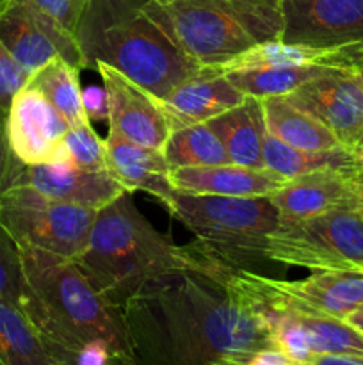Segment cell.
Here are the masks:
<instances>
[{
  "label": "cell",
  "mask_w": 363,
  "mask_h": 365,
  "mask_svg": "<svg viewBox=\"0 0 363 365\" xmlns=\"http://www.w3.org/2000/svg\"><path fill=\"white\" fill-rule=\"evenodd\" d=\"M18 248L25 277L23 314L50 359L71 355L96 339L132 359L123 312L96 291L75 260L20 242Z\"/></svg>",
  "instance_id": "3"
},
{
  "label": "cell",
  "mask_w": 363,
  "mask_h": 365,
  "mask_svg": "<svg viewBox=\"0 0 363 365\" xmlns=\"http://www.w3.org/2000/svg\"><path fill=\"white\" fill-rule=\"evenodd\" d=\"M18 184L31 185L50 198L96 212L128 192L109 170H80L68 163L23 166Z\"/></svg>",
  "instance_id": "15"
},
{
  "label": "cell",
  "mask_w": 363,
  "mask_h": 365,
  "mask_svg": "<svg viewBox=\"0 0 363 365\" xmlns=\"http://www.w3.org/2000/svg\"><path fill=\"white\" fill-rule=\"evenodd\" d=\"M96 291L123 309L146 284L192 269L185 246H177L153 228L125 192L96 212L84 252L75 259Z\"/></svg>",
  "instance_id": "4"
},
{
  "label": "cell",
  "mask_w": 363,
  "mask_h": 365,
  "mask_svg": "<svg viewBox=\"0 0 363 365\" xmlns=\"http://www.w3.org/2000/svg\"><path fill=\"white\" fill-rule=\"evenodd\" d=\"M262 107L267 132L294 148L322 152L342 146L330 128L324 127L301 107L294 106L287 96L263 98Z\"/></svg>",
  "instance_id": "20"
},
{
  "label": "cell",
  "mask_w": 363,
  "mask_h": 365,
  "mask_svg": "<svg viewBox=\"0 0 363 365\" xmlns=\"http://www.w3.org/2000/svg\"><path fill=\"white\" fill-rule=\"evenodd\" d=\"M31 77L0 43V116H6L14 96L28 84Z\"/></svg>",
  "instance_id": "32"
},
{
  "label": "cell",
  "mask_w": 363,
  "mask_h": 365,
  "mask_svg": "<svg viewBox=\"0 0 363 365\" xmlns=\"http://www.w3.org/2000/svg\"><path fill=\"white\" fill-rule=\"evenodd\" d=\"M57 163H68L75 168L89 171L109 170L105 139L96 134L91 123L70 127L63 138L60 159Z\"/></svg>",
  "instance_id": "28"
},
{
  "label": "cell",
  "mask_w": 363,
  "mask_h": 365,
  "mask_svg": "<svg viewBox=\"0 0 363 365\" xmlns=\"http://www.w3.org/2000/svg\"><path fill=\"white\" fill-rule=\"evenodd\" d=\"M53 365H68L64 362H53ZM109 365H134V360L130 356H123V355H114V359L110 360Z\"/></svg>",
  "instance_id": "40"
},
{
  "label": "cell",
  "mask_w": 363,
  "mask_h": 365,
  "mask_svg": "<svg viewBox=\"0 0 363 365\" xmlns=\"http://www.w3.org/2000/svg\"><path fill=\"white\" fill-rule=\"evenodd\" d=\"M121 312L134 365H217L274 348L265 317L198 269L149 282Z\"/></svg>",
  "instance_id": "1"
},
{
  "label": "cell",
  "mask_w": 363,
  "mask_h": 365,
  "mask_svg": "<svg viewBox=\"0 0 363 365\" xmlns=\"http://www.w3.org/2000/svg\"><path fill=\"white\" fill-rule=\"evenodd\" d=\"M0 365H4V364H2V362H0Z\"/></svg>",
  "instance_id": "49"
},
{
  "label": "cell",
  "mask_w": 363,
  "mask_h": 365,
  "mask_svg": "<svg viewBox=\"0 0 363 365\" xmlns=\"http://www.w3.org/2000/svg\"><path fill=\"white\" fill-rule=\"evenodd\" d=\"M18 2L27 4L34 11L56 21L64 31L77 36L80 21L91 0H18Z\"/></svg>",
  "instance_id": "31"
},
{
  "label": "cell",
  "mask_w": 363,
  "mask_h": 365,
  "mask_svg": "<svg viewBox=\"0 0 363 365\" xmlns=\"http://www.w3.org/2000/svg\"><path fill=\"white\" fill-rule=\"evenodd\" d=\"M28 86L38 89L70 127L89 123L82 106L80 70L63 57H57L36 71L28 81Z\"/></svg>",
  "instance_id": "22"
},
{
  "label": "cell",
  "mask_w": 363,
  "mask_h": 365,
  "mask_svg": "<svg viewBox=\"0 0 363 365\" xmlns=\"http://www.w3.org/2000/svg\"><path fill=\"white\" fill-rule=\"evenodd\" d=\"M327 64H310V66L265 68V70H237L226 71V77L238 91L255 98L270 96H288L292 91L315 77Z\"/></svg>",
  "instance_id": "26"
},
{
  "label": "cell",
  "mask_w": 363,
  "mask_h": 365,
  "mask_svg": "<svg viewBox=\"0 0 363 365\" xmlns=\"http://www.w3.org/2000/svg\"><path fill=\"white\" fill-rule=\"evenodd\" d=\"M358 163H359V170L363 171V153H359L358 155Z\"/></svg>",
  "instance_id": "44"
},
{
  "label": "cell",
  "mask_w": 363,
  "mask_h": 365,
  "mask_svg": "<svg viewBox=\"0 0 363 365\" xmlns=\"http://www.w3.org/2000/svg\"><path fill=\"white\" fill-rule=\"evenodd\" d=\"M4 7H6V4H4V2H2V0H0V11H2V9H4Z\"/></svg>",
  "instance_id": "45"
},
{
  "label": "cell",
  "mask_w": 363,
  "mask_h": 365,
  "mask_svg": "<svg viewBox=\"0 0 363 365\" xmlns=\"http://www.w3.org/2000/svg\"><path fill=\"white\" fill-rule=\"evenodd\" d=\"M2 2H4V4H6V6H7V4H9V0H2Z\"/></svg>",
  "instance_id": "47"
},
{
  "label": "cell",
  "mask_w": 363,
  "mask_h": 365,
  "mask_svg": "<svg viewBox=\"0 0 363 365\" xmlns=\"http://www.w3.org/2000/svg\"><path fill=\"white\" fill-rule=\"evenodd\" d=\"M114 355H117V353L114 351L109 342L96 339V341L85 342L82 348H78L71 355L63 356L59 360H52V362H64L68 365H109Z\"/></svg>",
  "instance_id": "33"
},
{
  "label": "cell",
  "mask_w": 363,
  "mask_h": 365,
  "mask_svg": "<svg viewBox=\"0 0 363 365\" xmlns=\"http://www.w3.org/2000/svg\"><path fill=\"white\" fill-rule=\"evenodd\" d=\"M23 166L25 164H21L11 150L6 125H4V120H0V196L18 184Z\"/></svg>",
  "instance_id": "34"
},
{
  "label": "cell",
  "mask_w": 363,
  "mask_h": 365,
  "mask_svg": "<svg viewBox=\"0 0 363 365\" xmlns=\"http://www.w3.org/2000/svg\"><path fill=\"white\" fill-rule=\"evenodd\" d=\"M0 299L23 312L25 277L18 242L0 221Z\"/></svg>",
  "instance_id": "30"
},
{
  "label": "cell",
  "mask_w": 363,
  "mask_h": 365,
  "mask_svg": "<svg viewBox=\"0 0 363 365\" xmlns=\"http://www.w3.org/2000/svg\"><path fill=\"white\" fill-rule=\"evenodd\" d=\"M260 255L310 271H363V207L280 221L260 245Z\"/></svg>",
  "instance_id": "7"
},
{
  "label": "cell",
  "mask_w": 363,
  "mask_h": 365,
  "mask_svg": "<svg viewBox=\"0 0 363 365\" xmlns=\"http://www.w3.org/2000/svg\"><path fill=\"white\" fill-rule=\"evenodd\" d=\"M93 68L100 73L107 91L109 130L135 145L162 150L171 127L159 98L103 61H96Z\"/></svg>",
  "instance_id": "12"
},
{
  "label": "cell",
  "mask_w": 363,
  "mask_h": 365,
  "mask_svg": "<svg viewBox=\"0 0 363 365\" xmlns=\"http://www.w3.org/2000/svg\"><path fill=\"white\" fill-rule=\"evenodd\" d=\"M199 241L210 242L235 269L260 260V245L280 225V212L269 196L191 195L174 189L166 203Z\"/></svg>",
  "instance_id": "6"
},
{
  "label": "cell",
  "mask_w": 363,
  "mask_h": 365,
  "mask_svg": "<svg viewBox=\"0 0 363 365\" xmlns=\"http://www.w3.org/2000/svg\"><path fill=\"white\" fill-rule=\"evenodd\" d=\"M85 68L110 64L157 98L201 73L157 0H91L77 32Z\"/></svg>",
  "instance_id": "2"
},
{
  "label": "cell",
  "mask_w": 363,
  "mask_h": 365,
  "mask_svg": "<svg viewBox=\"0 0 363 365\" xmlns=\"http://www.w3.org/2000/svg\"><path fill=\"white\" fill-rule=\"evenodd\" d=\"M324 64L327 66H363V39L362 41L351 43V45L338 46V48H331L330 53L326 56Z\"/></svg>",
  "instance_id": "36"
},
{
  "label": "cell",
  "mask_w": 363,
  "mask_h": 365,
  "mask_svg": "<svg viewBox=\"0 0 363 365\" xmlns=\"http://www.w3.org/2000/svg\"><path fill=\"white\" fill-rule=\"evenodd\" d=\"M246 95L238 91L224 73L216 68H205L199 75L178 84L173 91L159 98L162 113L171 130L189 125L206 123L244 102Z\"/></svg>",
  "instance_id": "16"
},
{
  "label": "cell",
  "mask_w": 363,
  "mask_h": 365,
  "mask_svg": "<svg viewBox=\"0 0 363 365\" xmlns=\"http://www.w3.org/2000/svg\"><path fill=\"white\" fill-rule=\"evenodd\" d=\"M281 41L338 48L363 39V0H283Z\"/></svg>",
  "instance_id": "11"
},
{
  "label": "cell",
  "mask_w": 363,
  "mask_h": 365,
  "mask_svg": "<svg viewBox=\"0 0 363 365\" xmlns=\"http://www.w3.org/2000/svg\"><path fill=\"white\" fill-rule=\"evenodd\" d=\"M270 328L273 346L288 356L294 364H310L313 351L308 344L306 330L295 314L276 312V310H263Z\"/></svg>",
  "instance_id": "29"
},
{
  "label": "cell",
  "mask_w": 363,
  "mask_h": 365,
  "mask_svg": "<svg viewBox=\"0 0 363 365\" xmlns=\"http://www.w3.org/2000/svg\"><path fill=\"white\" fill-rule=\"evenodd\" d=\"M352 148L363 130V86L347 66H324L287 96Z\"/></svg>",
  "instance_id": "10"
},
{
  "label": "cell",
  "mask_w": 363,
  "mask_h": 365,
  "mask_svg": "<svg viewBox=\"0 0 363 365\" xmlns=\"http://www.w3.org/2000/svg\"><path fill=\"white\" fill-rule=\"evenodd\" d=\"M182 48L219 68L283 31V0H169L160 4Z\"/></svg>",
  "instance_id": "5"
},
{
  "label": "cell",
  "mask_w": 363,
  "mask_h": 365,
  "mask_svg": "<svg viewBox=\"0 0 363 365\" xmlns=\"http://www.w3.org/2000/svg\"><path fill=\"white\" fill-rule=\"evenodd\" d=\"M96 210L16 184L0 196V221L20 245L75 260L88 245Z\"/></svg>",
  "instance_id": "8"
},
{
  "label": "cell",
  "mask_w": 363,
  "mask_h": 365,
  "mask_svg": "<svg viewBox=\"0 0 363 365\" xmlns=\"http://www.w3.org/2000/svg\"><path fill=\"white\" fill-rule=\"evenodd\" d=\"M169 180L171 185L182 192L241 198L270 196L285 184V178L273 171L238 166L233 163L205 168H178L171 170Z\"/></svg>",
  "instance_id": "17"
},
{
  "label": "cell",
  "mask_w": 363,
  "mask_h": 365,
  "mask_svg": "<svg viewBox=\"0 0 363 365\" xmlns=\"http://www.w3.org/2000/svg\"><path fill=\"white\" fill-rule=\"evenodd\" d=\"M226 148L230 163L265 170L262 159L265 118L262 100L246 96L244 102L206 121Z\"/></svg>",
  "instance_id": "19"
},
{
  "label": "cell",
  "mask_w": 363,
  "mask_h": 365,
  "mask_svg": "<svg viewBox=\"0 0 363 365\" xmlns=\"http://www.w3.org/2000/svg\"><path fill=\"white\" fill-rule=\"evenodd\" d=\"M351 70L354 71L356 77H358V81H359V84L363 86V66H354V68H351Z\"/></svg>",
  "instance_id": "42"
},
{
  "label": "cell",
  "mask_w": 363,
  "mask_h": 365,
  "mask_svg": "<svg viewBox=\"0 0 363 365\" xmlns=\"http://www.w3.org/2000/svg\"><path fill=\"white\" fill-rule=\"evenodd\" d=\"M162 153L171 170L230 164L226 148L206 123L171 130Z\"/></svg>",
  "instance_id": "24"
},
{
  "label": "cell",
  "mask_w": 363,
  "mask_h": 365,
  "mask_svg": "<svg viewBox=\"0 0 363 365\" xmlns=\"http://www.w3.org/2000/svg\"><path fill=\"white\" fill-rule=\"evenodd\" d=\"M310 365H363V356L315 355Z\"/></svg>",
  "instance_id": "38"
},
{
  "label": "cell",
  "mask_w": 363,
  "mask_h": 365,
  "mask_svg": "<svg viewBox=\"0 0 363 365\" xmlns=\"http://www.w3.org/2000/svg\"><path fill=\"white\" fill-rule=\"evenodd\" d=\"M11 150L25 166L57 163L70 125L38 91L25 86L4 116Z\"/></svg>",
  "instance_id": "13"
},
{
  "label": "cell",
  "mask_w": 363,
  "mask_h": 365,
  "mask_svg": "<svg viewBox=\"0 0 363 365\" xmlns=\"http://www.w3.org/2000/svg\"><path fill=\"white\" fill-rule=\"evenodd\" d=\"M262 159L265 170L273 171L285 180L317 170H358L359 168L358 157L347 146H337L322 152H306L280 141L269 132H265L263 138Z\"/></svg>",
  "instance_id": "21"
},
{
  "label": "cell",
  "mask_w": 363,
  "mask_h": 365,
  "mask_svg": "<svg viewBox=\"0 0 363 365\" xmlns=\"http://www.w3.org/2000/svg\"><path fill=\"white\" fill-rule=\"evenodd\" d=\"M315 355L363 356V334L337 317L298 316Z\"/></svg>",
  "instance_id": "27"
},
{
  "label": "cell",
  "mask_w": 363,
  "mask_h": 365,
  "mask_svg": "<svg viewBox=\"0 0 363 365\" xmlns=\"http://www.w3.org/2000/svg\"><path fill=\"white\" fill-rule=\"evenodd\" d=\"M330 50L294 45V43H285L281 39H276V41L260 43V45L253 46V48L246 50L241 56L233 57L226 64L217 68V71L226 73V71L237 70H265V68H292L324 64Z\"/></svg>",
  "instance_id": "25"
},
{
  "label": "cell",
  "mask_w": 363,
  "mask_h": 365,
  "mask_svg": "<svg viewBox=\"0 0 363 365\" xmlns=\"http://www.w3.org/2000/svg\"><path fill=\"white\" fill-rule=\"evenodd\" d=\"M107 168L128 192L144 191L166 205L174 195L171 168L162 150L146 148L109 130L105 138Z\"/></svg>",
  "instance_id": "18"
},
{
  "label": "cell",
  "mask_w": 363,
  "mask_h": 365,
  "mask_svg": "<svg viewBox=\"0 0 363 365\" xmlns=\"http://www.w3.org/2000/svg\"><path fill=\"white\" fill-rule=\"evenodd\" d=\"M0 43L31 75L57 57H63L78 70L85 68L77 36L18 0H9L0 11Z\"/></svg>",
  "instance_id": "9"
},
{
  "label": "cell",
  "mask_w": 363,
  "mask_h": 365,
  "mask_svg": "<svg viewBox=\"0 0 363 365\" xmlns=\"http://www.w3.org/2000/svg\"><path fill=\"white\" fill-rule=\"evenodd\" d=\"M344 321H347L352 328H356V330L363 334V307H358L356 310H352Z\"/></svg>",
  "instance_id": "39"
},
{
  "label": "cell",
  "mask_w": 363,
  "mask_h": 365,
  "mask_svg": "<svg viewBox=\"0 0 363 365\" xmlns=\"http://www.w3.org/2000/svg\"><path fill=\"white\" fill-rule=\"evenodd\" d=\"M295 365H310V364H295Z\"/></svg>",
  "instance_id": "48"
},
{
  "label": "cell",
  "mask_w": 363,
  "mask_h": 365,
  "mask_svg": "<svg viewBox=\"0 0 363 365\" xmlns=\"http://www.w3.org/2000/svg\"><path fill=\"white\" fill-rule=\"evenodd\" d=\"M157 2H159V4H166V2H169V0H157Z\"/></svg>",
  "instance_id": "46"
},
{
  "label": "cell",
  "mask_w": 363,
  "mask_h": 365,
  "mask_svg": "<svg viewBox=\"0 0 363 365\" xmlns=\"http://www.w3.org/2000/svg\"><path fill=\"white\" fill-rule=\"evenodd\" d=\"M82 106H84L85 116L89 123H109V100H107L105 88H96V86H88L82 89Z\"/></svg>",
  "instance_id": "35"
},
{
  "label": "cell",
  "mask_w": 363,
  "mask_h": 365,
  "mask_svg": "<svg viewBox=\"0 0 363 365\" xmlns=\"http://www.w3.org/2000/svg\"><path fill=\"white\" fill-rule=\"evenodd\" d=\"M0 362L4 365H53L28 317L0 299Z\"/></svg>",
  "instance_id": "23"
},
{
  "label": "cell",
  "mask_w": 363,
  "mask_h": 365,
  "mask_svg": "<svg viewBox=\"0 0 363 365\" xmlns=\"http://www.w3.org/2000/svg\"><path fill=\"white\" fill-rule=\"evenodd\" d=\"M246 365H295L285 353L276 348H263L253 353Z\"/></svg>",
  "instance_id": "37"
},
{
  "label": "cell",
  "mask_w": 363,
  "mask_h": 365,
  "mask_svg": "<svg viewBox=\"0 0 363 365\" xmlns=\"http://www.w3.org/2000/svg\"><path fill=\"white\" fill-rule=\"evenodd\" d=\"M359 200H362V207H363V171L359 173Z\"/></svg>",
  "instance_id": "43"
},
{
  "label": "cell",
  "mask_w": 363,
  "mask_h": 365,
  "mask_svg": "<svg viewBox=\"0 0 363 365\" xmlns=\"http://www.w3.org/2000/svg\"><path fill=\"white\" fill-rule=\"evenodd\" d=\"M351 150L356 153V157H358L359 153H363V130H362V134L358 135V139H356V143L352 145Z\"/></svg>",
  "instance_id": "41"
},
{
  "label": "cell",
  "mask_w": 363,
  "mask_h": 365,
  "mask_svg": "<svg viewBox=\"0 0 363 365\" xmlns=\"http://www.w3.org/2000/svg\"><path fill=\"white\" fill-rule=\"evenodd\" d=\"M362 170H317L288 178L269 196L281 221L302 220L344 207H362Z\"/></svg>",
  "instance_id": "14"
}]
</instances>
